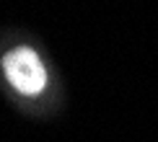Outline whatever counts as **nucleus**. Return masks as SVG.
Masks as SVG:
<instances>
[{
  "label": "nucleus",
  "mask_w": 158,
  "mask_h": 142,
  "mask_svg": "<svg viewBox=\"0 0 158 142\" xmlns=\"http://www.w3.org/2000/svg\"><path fill=\"white\" fill-rule=\"evenodd\" d=\"M3 70H5V77L10 80V85L23 96H36L47 85V70H44L39 54L29 47L10 49L3 57Z\"/></svg>",
  "instance_id": "nucleus-1"
}]
</instances>
